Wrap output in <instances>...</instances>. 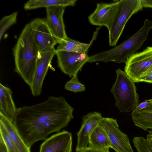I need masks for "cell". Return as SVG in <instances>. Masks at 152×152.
I'll use <instances>...</instances> for the list:
<instances>
[{
  "instance_id": "cb8c5ba5",
  "label": "cell",
  "mask_w": 152,
  "mask_h": 152,
  "mask_svg": "<svg viewBox=\"0 0 152 152\" xmlns=\"http://www.w3.org/2000/svg\"><path fill=\"white\" fill-rule=\"evenodd\" d=\"M0 134L4 140L8 149V152H20L8 135L3 124L0 122Z\"/></svg>"
},
{
  "instance_id": "ac0fdd59",
  "label": "cell",
  "mask_w": 152,
  "mask_h": 152,
  "mask_svg": "<svg viewBox=\"0 0 152 152\" xmlns=\"http://www.w3.org/2000/svg\"><path fill=\"white\" fill-rule=\"evenodd\" d=\"M89 146L100 149H109L112 147L107 133L99 124L90 135Z\"/></svg>"
},
{
  "instance_id": "d6986e66",
  "label": "cell",
  "mask_w": 152,
  "mask_h": 152,
  "mask_svg": "<svg viewBox=\"0 0 152 152\" xmlns=\"http://www.w3.org/2000/svg\"><path fill=\"white\" fill-rule=\"evenodd\" d=\"M76 1V0H30L24 4V8L25 10H28L56 6L65 7L74 6Z\"/></svg>"
},
{
  "instance_id": "ba28073f",
  "label": "cell",
  "mask_w": 152,
  "mask_h": 152,
  "mask_svg": "<svg viewBox=\"0 0 152 152\" xmlns=\"http://www.w3.org/2000/svg\"><path fill=\"white\" fill-rule=\"evenodd\" d=\"M58 66L65 74L71 77L77 75L87 62L89 56L87 53H78L57 51Z\"/></svg>"
},
{
  "instance_id": "277c9868",
  "label": "cell",
  "mask_w": 152,
  "mask_h": 152,
  "mask_svg": "<svg viewBox=\"0 0 152 152\" xmlns=\"http://www.w3.org/2000/svg\"><path fill=\"white\" fill-rule=\"evenodd\" d=\"M116 77L110 90L115 100V106L121 112L132 111L139 102L135 82L124 71L116 70Z\"/></svg>"
},
{
  "instance_id": "5bb4252c",
  "label": "cell",
  "mask_w": 152,
  "mask_h": 152,
  "mask_svg": "<svg viewBox=\"0 0 152 152\" xmlns=\"http://www.w3.org/2000/svg\"><path fill=\"white\" fill-rule=\"evenodd\" d=\"M118 1L108 3H97L95 10L88 16L89 22L94 25L104 26L107 28L115 12Z\"/></svg>"
},
{
  "instance_id": "d4e9b609",
  "label": "cell",
  "mask_w": 152,
  "mask_h": 152,
  "mask_svg": "<svg viewBox=\"0 0 152 152\" xmlns=\"http://www.w3.org/2000/svg\"><path fill=\"white\" fill-rule=\"evenodd\" d=\"M152 105V101L149 99L145 100L144 101L139 103L134 109L132 113L139 111L146 108Z\"/></svg>"
},
{
  "instance_id": "30bf717a",
  "label": "cell",
  "mask_w": 152,
  "mask_h": 152,
  "mask_svg": "<svg viewBox=\"0 0 152 152\" xmlns=\"http://www.w3.org/2000/svg\"><path fill=\"white\" fill-rule=\"evenodd\" d=\"M56 54V49L54 48L39 53L34 79L30 87L34 96H38L41 93L45 78Z\"/></svg>"
},
{
  "instance_id": "3957f363",
  "label": "cell",
  "mask_w": 152,
  "mask_h": 152,
  "mask_svg": "<svg viewBox=\"0 0 152 152\" xmlns=\"http://www.w3.org/2000/svg\"><path fill=\"white\" fill-rule=\"evenodd\" d=\"M152 28V21L145 19L142 26L128 39L110 50L89 56L88 62L125 63L130 57L141 48Z\"/></svg>"
},
{
  "instance_id": "7c38bea8",
  "label": "cell",
  "mask_w": 152,
  "mask_h": 152,
  "mask_svg": "<svg viewBox=\"0 0 152 152\" xmlns=\"http://www.w3.org/2000/svg\"><path fill=\"white\" fill-rule=\"evenodd\" d=\"M65 7L56 6L46 8L47 23L52 34L58 44L68 37L63 20Z\"/></svg>"
},
{
  "instance_id": "f1b7e54d",
  "label": "cell",
  "mask_w": 152,
  "mask_h": 152,
  "mask_svg": "<svg viewBox=\"0 0 152 152\" xmlns=\"http://www.w3.org/2000/svg\"><path fill=\"white\" fill-rule=\"evenodd\" d=\"M140 1L142 8H152V0H140Z\"/></svg>"
},
{
  "instance_id": "8992f818",
  "label": "cell",
  "mask_w": 152,
  "mask_h": 152,
  "mask_svg": "<svg viewBox=\"0 0 152 152\" xmlns=\"http://www.w3.org/2000/svg\"><path fill=\"white\" fill-rule=\"evenodd\" d=\"M124 71L135 83L140 82L142 76L152 66V47L130 57L125 63Z\"/></svg>"
},
{
  "instance_id": "44dd1931",
  "label": "cell",
  "mask_w": 152,
  "mask_h": 152,
  "mask_svg": "<svg viewBox=\"0 0 152 152\" xmlns=\"http://www.w3.org/2000/svg\"><path fill=\"white\" fill-rule=\"evenodd\" d=\"M18 12H15L11 14L3 17L0 21V40L7 30L17 21Z\"/></svg>"
},
{
  "instance_id": "9c48e42d",
  "label": "cell",
  "mask_w": 152,
  "mask_h": 152,
  "mask_svg": "<svg viewBox=\"0 0 152 152\" xmlns=\"http://www.w3.org/2000/svg\"><path fill=\"white\" fill-rule=\"evenodd\" d=\"M30 23L34 39L39 52L54 48L57 43L50 31L46 20L37 18Z\"/></svg>"
},
{
  "instance_id": "4dcf8cb0",
  "label": "cell",
  "mask_w": 152,
  "mask_h": 152,
  "mask_svg": "<svg viewBox=\"0 0 152 152\" xmlns=\"http://www.w3.org/2000/svg\"><path fill=\"white\" fill-rule=\"evenodd\" d=\"M150 100L152 101V99H149Z\"/></svg>"
},
{
  "instance_id": "4fadbf2b",
  "label": "cell",
  "mask_w": 152,
  "mask_h": 152,
  "mask_svg": "<svg viewBox=\"0 0 152 152\" xmlns=\"http://www.w3.org/2000/svg\"><path fill=\"white\" fill-rule=\"evenodd\" d=\"M72 135L63 130L47 138L41 144L39 152H72Z\"/></svg>"
},
{
  "instance_id": "2e32d148",
  "label": "cell",
  "mask_w": 152,
  "mask_h": 152,
  "mask_svg": "<svg viewBox=\"0 0 152 152\" xmlns=\"http://www.w3.org/2000/svg\"><path fill=\"white\" fill-rule=\"evenodd\" d=\"M0 122L4 125L8 135L20 152H31L30 148L24 142L13 123L0 113Z\"/></svg>"
},
{
  "instance_id": "8fae6325",
  "label": "cell",
  "mask_w": 152,
  "mask_h": 152,
  "mask_svg": "<svg viewBox=\"0 0 152 152\" xmlns=\"http://www.w3.org/2000/svg\"><path fill=\"white\" fill-rule=\"evenodd\" d=\"M102 118L101 113L96 111L89 113L83 116L81 127L77 133L76 151L88 146L90 135L99 125Z\"/></svg>"
},
{
  "instance_id": "484cf974",
  "label": "cell",
  "mask_w": 152,
  "mask_h": 152,
  "mask_svg": "<svg viewBox=\"0 0 152 152\" xmlns=\"http://www.w3.org/2000/svg\"><path fill=\"white\" fill-rule=\"evenodd\" d=\"M140 82L152 83V66L141 78Z\"/></svg>"
},
{
  "instance_id": "603a6c76",
  "label": "cell",
  "mask_w": 152,
  "mask_h": 152,
  "mask_svg": "<svg viewBox=\"0 0 152 152\" xmlns=\"http://www.w3.org/2000/svg\"><path fill=\"white\" fill-rule=\"evenodd\" d=\"M132 141L137 152H152V148L146 138L142 137H135Z\"/></svg>"
},
{
  "instance_id": "ffe728a7",
  "label": "cell",
  "mask_w": 152,
  "mask_h": 152,
  "mask_svg": "<svg viewBox=\"0 0 152 152\" xmlns=\"http://www.w3.org/2000/svg\"><path fill=\"white\" fill-rule=\"evenodd\" d=\"M91 45L72 39L68 37L59 44L56 50L83 53H87Z\"/></svg>"
},
{
  "instance_id": "7402d4cb",
  "label": "cell",
  "mask_w": 152,
  "mask_h": 152,
  "mask_svg": "<svg viewBox=\"0 0 152 152\" xmlns=\"http://www.w3.org/2000/svg\"><path fill=\"white\" fill-rule=\"evenodd\" d=\"M64 88L67 90L75 93L83 91L86 89L85 85L79 81L77 75L73 76L66 83Z\"/></svg>"
},
{
  "instance_id": "9a60e30c",
  "label": "cell",
  "mask_w": 152,
  "mask_h": 152,
  "mask_svg": "<svg viewBox=\"0 0 152 152\" xmlns=\"http://www.w3.org/2000/svg\"><path fill=\"white\" fill-rule=\"evenodd\" d=\"M17 109L13 99L12 90L0 83V113L13 122Z\"/></svg>"
},
{
  "instance_id": "5b68a950",
  "label": "cell",
  "mask_w": 152,
  "mask_h": 152,
  "mask_svg": "<svg viewBox=\"0 0 152 152\" xmlns=\"http://www.w3.org/2000/svg\"><path fill=\"white\" fill-rule=\"evenodd\" d=\"M142 8L140 0H119L115 12L107 28L110 46L116 45L128 20Z\"/></svg>"
},
{
  "instance_id": "7a4b0ae2",
  "label": "cell",
  "mask_w": 152,
  "mask_h": 152,
  "mask_svg": "<svg viewBox=\"0 0 152 152\" xmlns=\"http://www.w3.org/2000/svg\"><path fill=\"white\" fill-rule=\"evenodd\" d=\"M15 71L30 87L39 52L34 42L30 23L26 24L13 49Z\"/></svg>"
},
{
  "instance_id": "6da1fadb",
  "label": "cell",
  "mask_w": 152,
  "mask_h": 152,
  "mask_svg": "<svg viewBox=\"0 0 152 152\" xmlns=\"http://www.w3.org/2000/svg\"><path fill=\"white\" fill-rule=\"evenodd\" d=\"M74 108L62 96H50L45 101L17 108L13 123L30 148L66 127L73 118Z\"/></svg>"
},
{
  "instance_id": "4316f807",
  "label": "cell",
  "mask_w": 152,
  "mask_h": 152,
  "mask_svg": "<svg viewBox=\"0 0 152 152\" xmlns=\"http://www.w3.org/2000/svg\"><path fill=\"white\" fill-rule=\"evenodd\" d=\"M76 152H110L109 149H100L88 146Z\"/></svg>"
},
{
  "instance_id": "83f0119b",
  "label": "cell",
  "mask_w": 152,
  "mask_h": 152,
  "mask_svg": "<svg viewBox=\"0 0 152 152\" xmlns=\"http://www.w3.org/2000/svg\"><path fill=\"white\" fill-rule=\"evenodd\" d=\"M0 152H8L6 144L2 137L0 134Z\"/></svg>"
},
{
  "instance_id": "f546056e",
  "label": "cell",
  "mask_w": 152,
  "mask_h": 152,
  "mask_svg": "<svg viewBox=\"0 0 152 152\" xmlns=\"http://www.w3.org/2000/svg\"><path fill=\"white\" fill-rule=\"evenodd\" d=\"M148 142L152 148V130L148 131L146 138Z\"/></svg>"
},
{
  "instance_id": "e0dca14e",
  "label": "cell",
  "mask_w": 152,
  "mask_h": 152,
  "mask_svg": "<svg viewBox=\"0 0 152 152\" xmlns=\"http://www.w3.org/2000/svg\"><path fill=\"white\" fill-rule=\"evenodd\" d=\"M131 116L136 126L145 131L152 129V105L141 110L132 112Z\"/></svg>"
},
{
  "instance_id": "52a82bcc",
  "label": "cell",
  "mask_w": 152,
  "mask_h": 152,
  "mask_svg": "<svg viewBox=\"0 0 152 152\" xmlns=\"http://www.w3.org/2000/svg\"><path fill=\"white\" fill-rule=\"evenodd\" d=\"M99 124L105 130L116 152H134L128 136L122 132L116 119L102 118Z\"/></svg>"
}]
</instances>
